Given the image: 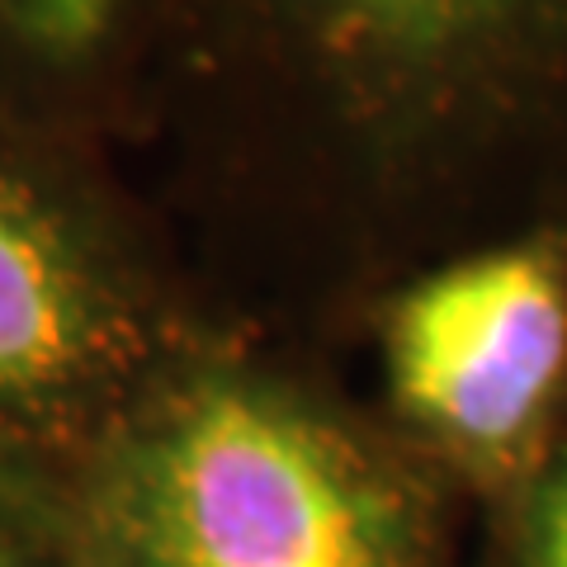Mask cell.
<instances>
[{
    "instance_id": "1",
    "label": "cell",
    "mask_w": 567,
    "mask_h": 567,
    "mask_svg": "<svg viewBox=\"0 0 567 567\" xmlns=\"http://www.w3.org/2000/svg\"><path fill=\"white\" fill-rule=\"evenodd\" d=\"M162 110L194 199L360 312L567 233V0H181Z\"/></svg>"
},
{
    "instance_id": "2",
    "label": "cell",
    "mask_w": 567,
    "mask_h": 567,
    "mask_svg": "<svg viewBox=\"0 0 567 567\" xmlns=\"http://www.w3.org/2000/svg\"><path fill=\"white\" fill-rule=\"evenodd\" d=\"M464 516L383 412L181 331L100 421L71 544L76 567H464Z\"/></svg>"
},
{
    "instance_id": "3",
    "label": "cell",
    "mask_w": 567,
    "mask_h": 567,
    "mask_svg": "<svg viewBox=\"0 0 567 567\" xmlns=\"http://www.w3.org/2000/svg\"><path fill=\"white\" fill-rule=\"evenodd\" d=\"M383 416L496 525L567 445V233L440 256L369 303Z\"/></svg>"
},
{
    "instance_id": "4",
    "label": "cell",
    "mask_w": 567,
    "mask_h": 567,
    "mask_svg": "<svg viewBox=\"0 0 567 567\" xmlns=\"http://www.w3.org/2000/svg\"><path fill=\"white\" fill-rule=\"evenodd\" d=\"M175 336L100 213L0 147V416L118 406Z\"/></svg>"
},
{
    "instance_id": "5",
    "label": "cell",
    "mask_w": 567,
    "mask_h": 567,
    "mask_svg": "<svg viewBox=\"0 0 567 567\" xmlns=\"http://www.w3.org/2000/svg\"><path fill=\"white\" fill-rule=\"evenodd\" d=\"M181 0H0V66L81 110H162Z\"/></svg>"
},
{
    "instance_id": "6",
    "label": "cell",
    "mask_w": 567,
    "mask_h": 567,
    "mask_svg": "<svg viewBox=\"0 0 567 567\" xmlns=\"http://www.w3.org/2000/svg\"><path fill=\"white\" fill-rule=\"evenodd\" d=\"M487 535L502 567H567V445Z\"/></svg>"
},
{
    "instance_id": "7",
    "label": "cell",
    "mask_w": 567,
    "mask_h": 567,
    "mask_svg": "<svg viewBox=\"0 0 567 567\" xmlns=\"http://www.w3.org/2000/svg\"><path fill=\"white\" fill-rule=\"evenodd\" d=\"M52 511L29 468L0 445V567H43L52 554Z\"/></svg>"
}]
</instances>
